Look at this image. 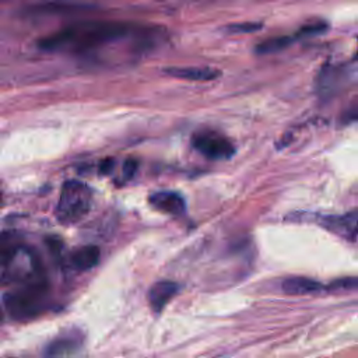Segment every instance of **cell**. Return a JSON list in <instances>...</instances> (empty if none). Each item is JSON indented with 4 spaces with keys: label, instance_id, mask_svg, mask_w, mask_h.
Returning <instances> with one entry per match:
<instances>
[{
    "label": "cell",
    "instance_id": "6da1fadb",
    "mask_svg": "<svg viewBox=\"0 0 358 358\" xmlns=\"http://www.w3.org/2000/svg\"><path fill=\"white\" fill-rule=\"evenodd\" d=\"M131 31L130 25L115 21H85L70 25L39 41L43 50L85 52L105 43L124 38Z\"/></svg>",
    "mask_w": 358,
    "mask_h": 358
},
{
    "label": "cell",
    "instance_id": "7a4b0ae2",
    "mask_svg": "<svg viewBox=\"0 0 358 358\" xmlns=\"http://www.w3.org/2000/svg\"><path fill=\"white\" fill-rule=\"evenodd\" d=\"M42 280L43 273L39 259L22 243L0 260V285H24Z\"/></svg>",
    "mask_w": 358,
    "mask_h": 358
},
{
    "label": "cell",
    "instance_id": "3957f363",
    "mask_svg": "<svg viewBox=\"0 0 358 358\" xmlns=\"http://www.w3.org/2000/svg\"><path fill=\"white\" fill-rule=\"evenodd\" d=\"M45 281L18 285L17 289L4 295V306L15 320H31L45 310L48 298Z\"/></svg>",
    "mask_w": 358,
    "mask_h": 358
},
{
    "label": "cell",
    "instance_id": "277c9868",
    "mask_svg": "<svg viewBox=\"0 0 358 358\" xmlns=\"http://www.w3.org/2000/svg\"><path fill=\"white\" fill-rule=\"evenodd\" d=\"M91 203L92 190L88 185L81 180H67L62 186L56 206V218L63 225L76 224L88 214Z\"/></svg>",
    "mask_w": 358,
    "mask_h": 358
},
{
    "label": "cell",
    "instance_id": "5b68a950",
    "mask_svg": "<svg viewBox=\"0 0 358 358\" xmlns=\"http://www.w3.org/2000/svg\"><path fill=\"white\" fill-rule=\"evenodd\" d=\"M192 145L208 159H228L234 155V144L214 131H200L192 138Z\"/></svg>",
    "mask_w": 358,
    "mask_h": 358
},
{
    "label": "cell",
    "instance_id": "8992f818",
    "mask_svg": "<svg viewBox=\"0 0 358 358\" xmlns=\"http://www.w3.org/2000/svg\"><path fill=\"white\" fill-rule=\"evenodd\" d=\"M316 221L329 232L348 242L358 243V211H351L345 214L319 215Z\"/></svg>",
    "mask_w": 358,
    "mask_h": 358
},
{
    "label": "cell",
    "instance_id": "52a82bcc",
    "mask_svg": "<svg viewBox=\"0 0 358 358\" xmlns=\"http://www.w3.org/2000/svg\"><path fill=\"white\" fill-rule=\"evenodd\" d=\"M150 204L155 207L157 210L172 214V215H182L186 210V203L185 199L173 192V190H158L154 192L150 197Z\"/></svg>",
    "mask_w": 358,
    "mask_h": 358
},
{
    "label": "cell",
    "instance_id": "ba28073f",
    "mask_svg": "<svg viewBox=\"0 0 358 358\" xmlns=\"http://www.w3.org/2000/svg\"><path fill=\"white\" fill-rule=\"evenodd\" d=\"M179 292V285L173 281L162 280L155 282L148 291V302L155 313H159L166 303Z\"/></svg>",
    "mask_w": 358,
    "mask_h": 358
},
{
    "label": "cell",
    "instance_id": "9c48e42d",
    "mask_svg": "<svg viewBox=\"0 0 358 358\" xmlns=\"http://www.w3.org/2000/svg\"><path fill=\"white\" fill-rule=\"evenodd\" d=\"M165 73L175 78L189 81H211L221 74L211 67H168L165 69Z\"/></svg>",
    "mask_w": 358,
    "mask_h": 358
},
{
    "label": "cell",
    "instance_id": "30bf717a",
    "mask_svg": "<svg viewBox=\"0 0 358 358\" xmlns=\"http://www.w3.org/2000/svg\"><path fill=\"white\" fill-rule=\"evenodd\" d=\"M281 288L285 294L289 295H308L319 292L323 285L308 277H288L282 281Z\"/></svg>",
    "mask_w": 358,
    "mask_h": 358
},
{
    "label": "cell",
    "instance_id": "8fae6325",
    "mask_svg": "<svg viewBox=\"0 0 358 358\" xmlns=\"http://www.w3.org/2000/svg\"><path fill=\"white\" fill-rule=\"evenodd\" d=\"M99 256H101V252L95 245H87L74 250L70 255V264L80 271L90 270L98 264Z\"/></svg>",
    "mask_w": 358,
    "mask_h": 358
},
{
    "label": "cell",
    "instance_id": "7c38bea8",
    "mask_svg": "<svg viewBox=\"0 0 358 358\" xmlns=\"http://www.w3.org/2000/svg\"><path fill=\"white\" fill-rule=\"evenodd\" d=\"M295 36H275V38H268L263 42H260L256 46V53L259 55H267V53H274V52H280L282 49H285L287 46H289L294 41Z\"/></svg>",
    "mask_w": 358,
    "mask_h": 358
},
{
    "label": "cell",
    "instance_id": "4fadbf2b",
    "mask_svg": "<svg viewBox=\"0 0 358 358\" xmlns=\"http://www.w3.org/2000/svg\"><path fill=\"white\" fill-rule=\"evenodd\" d=\"M22 243L20 235L14 232H3L0 234V260H3L7 255L15 250Z\"/></svg>",
    "mask_w": 358,
    "mask_h": 358
},
{
    "label": "cell",
    "instance_id": "5bb4252c",
    "mask_svg": "<svg viewBox=\"0 0 358 358\" xmlns=\"http://www.w3.org/2000/svg\"><path fill=\"white\" fill-rule=\"evenodd\" d=\"M77 348V343L71 338H57L53 343H50L46 348V355H64Z\"/></svg>",
    "mask_w": 358,
    "mask_h": 358
},
{
    "label": "cell",
    "instance_id": "9a60e30c",
    "mask_svg": "<svg viewBox=\"0 0 358 358\" xmlns=\"http://www.w3.org/2000/svg\"><path fill=\"white\" fill-rule=\"evenodd\" d=\"M329 289L333 291H352V289H358V277H343V278H337L334 280L330 285Z\"/></svg>",
    "mask_w": 358,
    "mask_h": 358
},
{
    "label": "cell",
    "instance_id": "2e32d148",
    "mask_svg": "<svg viewBox=\"0 0 358 358\" xmlns=\"http://www.w3.org/2000/svg\"><path fill=\"white\" fill-rule=\"evenodd\" d=\"M262 28V22H236V24H229L225 27V29L229 34H248V32H255Z\"/></svg>",
    "mask_w": 358,
    "mask_h": 358
},
{
    "label": "cell",
    "instance_id": "e0dca14e",
    "mask_svg": "<svg viewBox=\"0 0 358 358\" xmlns=\"http://www.w3.org/2000/svg\"><path fill=\"white\" fill-rule=\"evenodd\" d=\"M327 29V24L323 22V21H317V22H313V24H308V25H303L299 32L296 34V38L299 36H309V35H317V34H322Z\"/></svg>",
    "mask_w": 358,
    "mask_h": 358
},
{
    "label": "cell",
    "instance_id": "ac0fdd59",
    "mask_svg": "<svg viewBox=\"0 0 358 358\" xmlns=\"http://www.w3.org/2000/svg\"><path fill=\"white\" fill-rule=\"evenodd\" d=\"M137 166H138V162L133 158H129L124 161L123 164V176L124 179H130L134 176L136 171H137Z\"/></svg>",
    "mask_w": 358,
    "mask_h": 358
},
{
    "label": "cell",
    "instance_id": "d6986e66",
    "mask_svg": "<svg viewBox=\"0 0 358 358\" xmlns=\"http://www.w3.org/2000/svg\"><path fill=\"white\" fill-rule=\"evenodd\" d=\"M354 120H358V103H355L354 106H351L350 109H347L344 112L343 122L348 123V122H354Z\"/></svg>",
    "mask_w": 358,
    "mask_h": 358
},
{
    "label": "cell",
    "instance_id": "ffe728a7",
    "mask_svg": "<svg viewBox=\"0 0 358 358\" xmlns=\"http://www.w3.org/2000/svg\"><path fill=\"white\" fill-rule=\"evenodd\" d=\"M113 165H115V161L112 158H105L101 164H99V172L102 175H106L109 173L112 169H113Z\"/></svg>",
    "mask_w": 358,
    "mask_h": 358
},
{
    "label": "cell",
    "instance_id": "44dd1931",
    "mask_svg": "<svg viewBox=\"0 0 358 358\" xmlns=\"http://www.w3.org/2000/svg\"><path fill=\"white\" fill-rule=\"evenodd\" d=\"M0 204H1V193H0Z\"/></svg>",
    "mask_w": 358,
    "mask_h": 358
},
{
    "label": "cell",
    "instance_id": "7402d4cb",
    "mask_svg": "<svg viewBox=\"0 0 358 358\" xmlns=\"http://www.w3.org/2000/svg\"><path fill=\"white\" fill-rule=\"evenodd\" d=\"M357 57H358V53H357Z\"/></svg>",
    "mask_w": 358,
    "mask_h": 358
}]
</instances>
